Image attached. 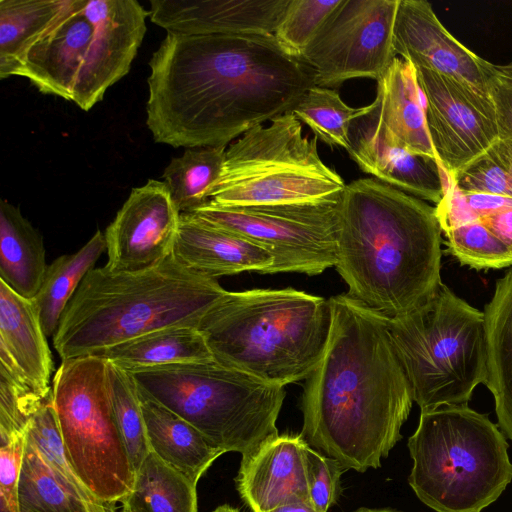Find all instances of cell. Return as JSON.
Here are the masks:
<instances>
[{"label":"cell","mask_w":512,"mask_h":512,"mask_svg":"<svg viewBox=\"0 0 512 512\" xmlns=\"http://www.w3.org/2000/svg\"><path fill=\"white\" fill-rule=\"evenodd\" d=\"M408 448L409 485L436 512H482L512 481L503 432L467 404L421 411Z\"/></svg>","instance_id":"obj_6"},{"label":"cell","mask_w":512,"mask_h":512,"mask_svg":"<svg viewBox=\"0 0 512 512\" xmlns=\"http://www.w3.org/2000/svg\"><path fill=\"white\" fill-rule=\"evenodd\" d=\"M120 503L128 512H197L196 484L150 452Z\"/></svg>","instance_id":"obj_30"},{"label":"cell","mask_w":512,"mask_h":512,"mask_svg":"<svg viewBox=\"0 0 512 512\" xmlns=\"http://www.w3.org/2000/svg\"><path fill=\"white\" fill-rule=\"evenodd\" d=\"M447 251L462 265L474 269L512 266V252L480 219L442 231Z\"/></svg>","instance_id":"obj_38"},{"label":"cell","mask_w":512,"mask_h":512,"mask_svg":"<svg viewBox=\"0 0 512 512\" xmlns=\"http://www.w3.org/2000/svg\"><path fill=\"white\" fill-rule=\"evenodd\" d=\"M484 316L487 338L484 384L494 398L498 427L512 440V269L497 281Z\"/></svg>","instance_id":"obj_25"},{"label":"cell","mask_w":512,"mask_h":512,"mask_svg":"<svg viewBox=\"0 0 512 512\" xmlns=\"http://www.w3.org/2000/svg\"><path fill=\"white\" fill-rule=\"evenodd\" d=\"M106 361V380L110 403L136 473L151 452L138 386L130 372Z\"/></svg>","instance_id":"obj_34"},{"label":"cell","mask_w":512,"mask_h":512,"mask_svg":"<svg viewBox=\"0 0 512 512\" xmlns=\"http://www.w3.org/2000/svg\"><path fill=\"white\" fill-rule=\"evenodd\" d=\"M512 252V207L501 209L480 219Z\"/></svg>","instance_id":"obj_43"},{"label":"cell","mask_w":512,"mask_h":512,"mask_svg":"<svg viewBox=\"0 0 512 512\" xmlns=\"http://www.w3.org/2000/svg\"><path fill=\"white\" fill-rule=\"evenodd\" d=\"M83 13L93 31L71 101L89 111L130 71L150 13L136 0H86Z\"/></svg>","instance_id":"obj_14"},{"label":"cell","mask_w":512,"mask_h":512,"mask_svg":"<svg viewBox=\"0 0 512 512\" xmlns=\"http://www.w3.org/2000/svg\"><path fill=\"white\" fill-rule=\"evenodd\" d=\"M226 146L187 148L163 172V182L180 213H191L210 200L226 155Z\"/></svg>","instance_id":"obj_32"},{"label":"cell","mask_w":512,"mask_h":512,"mask_svg":"<svg viewBox=\"0 0 512 512\" xmlns=\"http://www.w3.org/2000/svg\"><path fill=\"white\" fill-rule=\"evenodd\" d=\"M330 326L329 299L288 287L227 291L197 328L216 361L285 387L317 366Z\"/></svg>","instance_id":"obj_5"},{"label":"cell","mask_w":512,"mask_h":512,"mask_svg":"<svg viewBox=\"0 0 512 512\" xmlns=\"http://www.w3.org/2000/svg\"><path fill=\"white\" fill-rule=\"evenodd\" d=\"M138 390L151 452L197 485L223 451L188 421Z\"/></svg>","instance_id":"obj_24"},{"label":"cell","mask_w":512,"mask_h":512,"mask_svg":"<svg viewBox=\"0 0 512 512\" xmlns=\"http://www.w3.org/2000/svg\"><path fill=\"white\" fill-rule=\"evenodd\" d=\"M122 512H128L126 509L122 508Z\"/></svg>","instance_id":"obj_48"},{"label":"cell","mask_w":512,"mask_h":512,"mask_svg":"<svg viewBox=\"0 0 512 512\" xmlns=\"http://www.w3.org/2000/svg\"><path fill=\"white\" fill-rule=\"evenodd\" d=\"M47 269L40 233L18 207L0 202V278L18 295L33 299Z\"/></svg>","instance_id":"obj_26"},{"label":"cell","mask_w":512,"mask_h":512,"mask_svg":"<svg viewBox=\"0 0 512 512\" xmlns=\"http://www.w3.org/2000/svg\"><path fill=\"white\" fill-rule=\"evenodd\" d=\"M226 292L217 279L187 269L172 253L142 270L93 268L67 305L53 345L67 360L162 328L197 327Z\"/></svg>","instance_id":"obj_4"},{"label":"cell","mask_w":512,"mask_h":512,"mask_svg":"<svg viewBox=\"0 0 512 512\" xmlns=\"http://www.w3.org/2000/svg\"><path fill=\"white\" fill-rule=\"evenodd\" d=\"M149 67L146 124L174 148L227 146L316 86L312 69L274 34L167 33Z\"/></svg>","instance_id":"obj_1"},{"label":"cell","mask_w":512,"mask_h":512,"mask_svg":"<svg viewBox=\"0 0 512 512\" xmlns=\"http://www.w3.org/2000/svg\"><path fill=\"white\" fill-rule=\"evenodd\" d=\"M340 198L256 206H223L209 200L191 214L270 252L274 262L267 274L316 276L336 263Z\"/></svg>","instance_id":"obj_11"},{"label":"cell","mask_w":512,"mask_h":512,"mask_svg":"<svg viewBox=\"0 0 512 512\" xmlns=\"http://www.w3.org/2000/svg\"><path fill=\"white\" fill-rule=\"evenodd\" d=\"M289 0H150L149 18L182 35L274 34Z\"/></svg>","instance_id":"obj_18"},{"label":"cell","mask_w":512,"mask_h":512,"mask_svg":"<svg viewBox=\"0 0 512 512\" xmlns=\"http://www.w3.org/2000/svg\"><path fill=\"white\" fill-rule=\"evenodd\" d=\"M340 0H289L274 36L291 55L300 58Z\"/></svg>","instance_id":"obj_39"},{"label":"cell","mask_w":512,"mask_h":512,"mask_svg":"<svg viewBox=\"0 0 512 512\" xmlns=\"http://www.w3.org/2000/svg\"><path fill=\"white\" fill-rule=\"evenodd\" d=\"M372 105L373 111L405 148L438 160L428 132L424 98L411 62L395 57L377 80Z\"/></svg>","instance_id":"obj_23"},{"label":"cell","mask_w":512,"mask_h":512,"mask_svg":"<svg viewBox=\"0 0 512 512\" xmlns=\"http://www.w3.org/2000/svg\"><path fill=\"white\" fill-rule=\"evenodd\" d=\"M86 0H67L49 29L29 49L22 77L41 93L71 101L92 37Z\"/></svg>","instance_id":"obj_19"},{"label":"cell","mask_w":512,"mask_h":512,"mask_svg":"<svg viewBox=\"0 0 512 512\" xmlns=\"http://www.w3.org/2000/svg\"><path fill=\"white\" fill-rule=\"evenodd\" d=\"M496 65V64H495ZM498 71L502 74L512 78V61L507 64L496 65Z\"/></svg>","instance_id":"obj_45"},{"label":"cell","mask_w":512,"mask_h":512,"mask_svg":"<svg viewBox=\"0 0 512 512\" xmlns=\"http://www.w3.org/2000/svg\"><path fill=\"white\" fill-rule=\"evenodd\" d=\"M303 444L300 434L278 435L242 458L236 486L252 512H269L296 502L311 504Z\"/></svg>","instance_id":"obj_20"},{"label":"cell","mask_w":512,"mask_h":512,"mask_svg":"<svg viewBox=\"0 0 512 512\" xmlns=\"http://www.w3.org/2000/svg\"><path fill=\"white\" fill-rule=\"evenodd\" d=\"M67 0H0V78L21 76L29 49L62 13Z\"/></svg>","instance_id":"obj_28"},{"label":"cell","mask_w":512,"mask_h":512,"mask_svg":"<svg viewBox=\"0 0 512 512\" xmlns=\"http://www.w3.org/2000/svg\"><path fill=\"white\" fill-rule=\"evenodd\" d=\"M450 182L462 192L512 199V139L499 136L487 150L457 171Z\"/></svg>","instance_id":"obj_36"},{"label":"cell","mask_w":512,"mask_h":512,"mask_svg":"<svg viewBox=\"0 0 512 512\" xmlns=\"http://www.w3.org/2000/svg\"><path fill=\"white\" fill-rule=\"evenodd\" d=\"M489 96L494 104L499 135L512 139V78L502 74L492 64Z\"/></svg>","instance_id":"obj_42"},{"label":"cell","mask_w":512,"mask_h":512,"mask_svg":"<svg viewBox=\"0 0 512 512\" xmlns=\"http://www.w3.org/2000/svg\"><path fill=\"white\" fill-rule=\"evenodd\" d=\"M441 244L435 207L373 177L346 184L334 267L352 300L385 319L420 308L442 284Z\"/></svg>","instance_id":"obj_3"},{"label":"cell","mask_w":512,"mask_h":512,"mask_svg":"<svg viewBox=\"0 0 512 512\" xmlns=\"http://www.w3.org/2000/svg\"><path fill=\"white\" fill-rule=\"evenodd\" d=\"M92 355L125 370L214 359L203 334L194 326L162 328Z\"/></svg>","instance_id":"obj_27"},{"label":"cell","mask_w":512,"mask_h":512,"mask_svg":"<svg viewBox=\"0 0 512 512\" xmlns=\"http://www.w3.org/2000/svg\"><path fill=\"white\" fill-rule=\"evenodd\" d=\"M400 0H340L300 59L318 87L332 88L354 78L376 81L396 53L393 29Z\"/></svg>","instance_id":"obj_12"},{"label":"cell","mask_w":512,"mask_h":512,"mask_svg":"<svg viewBox=\"0 0 512 512\" xmlns=\"http://www.w3.org/2000/svg\"><path fill=\"white\" fill-rule=\"evenodd\" d=\"M305 474L312 506L327 512L337 502L341 490V475L347 469L336 459L321 454L303 444Z\"/></svg>","instance_id":"obj_40"},{"label":"cell","mask_w":512,"mask_h":512,"mask_svg":"<svg viewBox=\"0 0 512 512\" xmlns=\"http://www.w3.org/2000/svg\"><path fill=\"white\" fill-rule=\"evenodd\" d=\"M355 512H398L390 509H368V508H361L358 509Z\"/></svg>","instance_id":"obj_47"},{"label":"cell","mask_w":512,"mask_h":512,"mask_svg":"<svg viewBox=\"0 0 512 512\" xmlns=\"http://www.w3.org/2000/svg\"><path fill=\"white\" fill-rule=\"evenodd\" d=\"M368 106L353 108L340 97L337 90L314 86L310 88L291 112L313 131L315 137L330 147H349V128L352 121L367 114Z\"/></svg>","instance_id":"obj_33"},{"label":"cell","mask_w":512,"mask_h":512,"mask_svg":"<svg viewBox=\"0 0 512 512\" xmlns=\"http://www.w3.org/2000/svg\"><path fill=\"white\" fill-rule=\"evenodd\" d=\"M53 397L41 396L8 358H0V444L26 433L34 415Z\"/></svg>","instance_id":"obj_35"},{"label":"cell","mask_w":512,"mask_h":512,"mask_svg":"<svg viewBox=\"0 0 512 512\" xmlns=\"http://www.w3.org/2000/svg\"><path fill=\"white\" fill-rule=\"evenodd\" d=\"M26 433L0 444V512H19L18 487Z\"/></svg>","instance_id":"obj_41"},{"label":"cell","mask_w":512,"mask_h":512,"mask_svg":"<svg viewBox=\"0 0 512 512\" xmlns=\"http://www.w3.org/2000/svg\"><path fill=\"white\" fill-rule=\"evenodd\" d=\"M26 437L35 445L57 476L83 500L95 506L115 504L97 499L72 467L60 434L53 397L31 419L26 429Z\"/></svg>","instance_id":"obj_37"},{"label":"cell","mask_w":512,"mask_h":512,"mask_svg":"<svg viewBox=\"0 0 512 512\" xmlns=\"http://www.w3.org/2000/svg\"><path fill=\"white\" fill-rule=\"evenodd\" d=\"M421 411L465 405L485 383L487 338L484 312L445 284L420 308L385 319Z\"/></svg>","instance_id":"obj_8"},{"label":"cell","mask_w":512,"mask_h":512,"mask_svg":"<svg viewBox=\"0 0 512 512\" xmlns=\"http://www.w3.org/2000/svg\"><path fill=\"white\" fill-rule=\"evenodd\" d=\"M106 362L94 355L62 360L52 393L72 467L97 499L117 503L132 490L135 472L110 403Z\"/></svg>","instance_id":"obj_10"},{"label":"cell","mask_w":512,"mask_h":512,"mask_svg":"<svg viewBox=\"0 0 512 512\" xmlns=\"http://www.w3.org/2000/svg\"><path fill=\"white\" fill-rule=\"evenodd\" d=\"M347 152L361 171L423 201L437 205L450 185L438 160L405 148L373 111L372 103L367 114L352 121Z\"/></svg>","instance_id":"obj_16"},{"label":"cell","mask_w":512,"mask_h":512,"mask_svg":"<svg viewBox=\"0 0 512 512\" xmlns=\"http://www.w3.org/2000/svg\"><path fill=\"white\" fill-rule=\"evenodd\" d=\"M415 69L430 140L451 179L499 138L496 110L489 95L426 68Z\"/></svg>","instance_id":"obj_13"},{"label":"cell","mask_w":512,"mask_h":512,"mask_svg":"<svg viewBox=\"0 0 512 512\" xmlns=\"http://www.w3.org/2000/svg\"><path fill=\"white\" fill-rule=\"evenodd\" d=\"M269 512H319L311 504L296 502L279 506Z\"/></svg>","instance_id":"obj_44"},{"label":"cell","mask_w":512,"mask_h":512,"mask_svg":"<svg viewBox=\"0 0 512 512\" xmlns=\"http://www.w3.org/2000/svg\"><path fill=\"white\" fill-rule=\"evenodd\" d=\"M345 187L321 160L317 138L304 136L290 111L230 144L210 200L223 206L308 203L339 199Z\"/></svg>","instance_id":"obj_9"},{"label":"cell","mask_w":512,"mask_h":512,"mask_svg":"<svg viewBox=\"0 0 512 512\" xmlns=\"http://www.w3.org/2000/svg\"><path fill=\"white\" fill-rule=\"evenodd\" d=\"M0 350L41 396L52 393V354L34 299L24 298L0 281Z\"/></svg>","instance_id":"obj_22"},{"label":"cell","mask_w":512,"mask_h":512,"mask_svg":"<svg viewBox=\"0 0 512 512\" xmlns=\"http://www.w3.org/2000/svg\"><path fill=\"white\" fill-rule=\"evenodd\" d=\"M212 512H240L237 508L231 507L229 505H221L217 507Z\"/></svg>","instance_id":"obj_46"},{"label":"cell","mask_w":512,"mask_h":512,"mask_svg":"<svg viewBox=\"0 0 512 512\" xmlns=\"http://www.w3.org/2000/svg\"><path fill=\"white\" fill-rule=\"evenodd\" d=\"M181 213L164 182L150 179L132 189L104 235L112 271H136L166 259L173 249Z\"/></svg>","instance_id":"obj_15"},{"label":"cell","mask_w":512,"mask_h":512,"mask_svg":"<svg viewBox=\"0 0 512 512\" xmlns=\"http://www.w3.org/2000/svg\"><path fill=\"white\" fill-rule=\"evenodd\" d=\"M329 303L327 345L303 387L300 436L347 470L365 472L402 438L414 401L385 318L346 294Z\"/></svg>","instance_id":"obj_2"},{"label":"cell","mask_w":512,"mask_h":512,"mask_svg":"<svg viewBox=\"0 0 512 512\" xmlns=\"http://www.w3.org/2000/svg\"><path fill=\"white\" fill-rule=\"evenodd\" d=\"M19 512H115L116 505L95 506L83 500L52 470L26 437L18 487Z\"/></svg>","instance_id":"obj_31"},{"label":"cell","mask_w":512,"mask_h":512,"mask_svg":"<svg viewBox=\"0 0 512 512\" xmlns=\"http://www.w3.org/2000/svg\"><path fill=\"white\" fill-rule=\"evenodd\" d=\"M172 255L187 269L213 279L246 271L267 274L274 262L262 246L191 213L180 215Z\"/></svg>","instance_id":"obj_21"},{"label":"cell","mask_w":512,"mask_h":512,"mask_svg":"<svg viewBox=\"0 0 512 512\" xmlns=\"http://www.w3.org/2000/svg\"><path fill=\"white\" fill-rule=\"evenodd\" d=\"M127 371L142 391L196 427L223 453L248 457L278 436L284 386L215 359Z\"/></svg>","instance_id":"obj_7"},{"label":"cell","mask_w":512,"mask_h":512,"mask_svg":"<svg viewBox=\"0 0 512 512\" xmlns=\"http://www.w3.org/2000/svg\"><path fill=\"white\" fill-rule=\"evenodd\" d=\"M105 250V235L97 230L76 253L62 255L47 266L41 287L33 298L47 336L55 334L71 298Z\"/></svg>","instance_id":"obj_29"},{"label":"cell","mask_w":512,"mask_h":512,"mask_svg":"<svg viewBox=\"0 0 512 512\" xmlns=\"http://www.w3.org/2000/svg\"><path fill=\"white\" fill-rule=\"evenodd\" d=\"M396 55L489 95L492 63L460 43L425 0H400L393 29Z\"/></svg>","instance_id":"obj_17"}]
</instances>
